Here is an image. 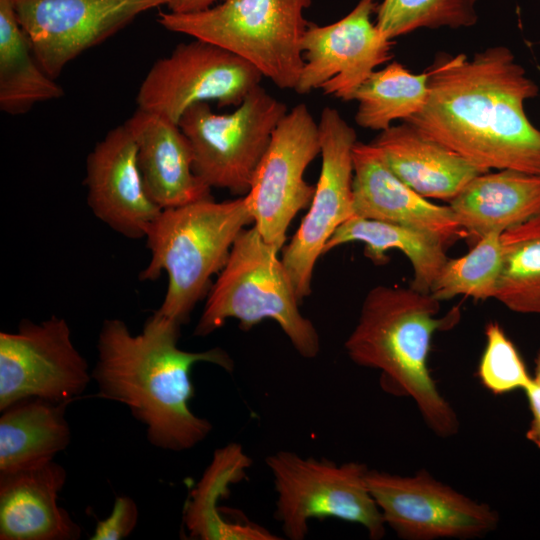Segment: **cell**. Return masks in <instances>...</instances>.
Here are the masks:
<instances>
[{"label":"cell","mask_w":540,"mask_h":540,"mask_svg":"<svg viewBox=\"0 0 540 540\" xmlns=\"http://www.w3.org/2000/svg\"><path fill=\"white\" fill-rule=\"evenodd\" d=\"M523 390L532 414L526 438L540 449V385L532 379Z\"/></svg>","instance_id":"1f68e13d"},{"label":"cell","mask_w":540,"mask_h":540,"mask_svg":"<svg viewBox=\"0 0 540 540\" xmlns=\"http://www.w3.org/2000/svg\"><path fill=\"white\" fill-rule=\"evenodd\" d=\"M35 57L54 79L140 14L169 0H11Z\"/></svg>","instance_id":"5bb4252c"},{"label":"cell","mask_w":540,"mask_h":540,"mask_svg":"<svg viewBox=\"0 0 540 540\" xmlns=\"http://www.w3.org/2000/svg\"><path fill=\"white\" fill-rule=\"evenodd\" d=\"M449 206L468 236L502 233L540 213V175L512 169L481 173Z\"/></svg>","instance_id":"44dd1931"},{"label":"cell","mask_w":540,"mask_h":540,"mask_svg":"<svg viewBox=\"0 0 540 540\" xmlns=\"http://www.w3.org/2000/svg\"><path fill=\"white\" fill-rule=\"evenodd\" d=\"M312 0H223L201 12H161L171 32L216 44L254 65L281 89H295L304 59L301 41Z\"/></svg>","instance_id":"8992f818"},{"label":"cell","mask_w":540,"mask_h":540,"mask_svg":"<svg viewBox=\"0 0 540 540\" xmlns=\"http://www.w3.org/2000/svg\"><path fill=\"white\" fill-rule=\"evenodd\" d=\"M501 234L490 232L464 256L448 258L429 293L440 302L459 295L475 300L494 298L502 266Z\"/></svg>","instance_id":"83f0119b"},{"label":"cell","mask_w":540,"mask_h":540,"mask_svg":"<svg viewBox=\"0 0 540 540\" xmlns=\"http://www.w3.org/2000/svg\"><path fill=\"white\" fill-rule=\"evenodd\" d=\"M320 153L318 122L307 105L299 103L275 128L244 195L254 226L278 250L293 218L311 203L315 186L304 174Z\"/></svg>","instance_id":"30bf717a"},{"label":"cell","mask_w":540,"mask_h":540,"mask_svg":"<svg viewBox=\"0 0 540 540\" xmlns=\"http://www.w3.org/2000/svg\"><path fill=\"white\" fill-rule=\"evenodd\" d=\"M181 325L154 312L139 334L120 319H106L97 341L92 379L101 398L126 405L146 426L155 447L184 451L206 439L212 424L190 407L191 370L208 362L230 372L234 363L219 348L189 352L178 347Z\"/></svg>","instance_id":"7a4b0ae2"},{"label":"cell","mask_w":540,"mask_h":540,"mask_svg":"<svg viewBox=\"0 0 540 540\" xmlns=\"http://www.w3.org/2000/svg\"><path fill=\"white\" fill-rule=\"evenodd\" d=\"M427 70V102L403 122L483 172L540 175V130L524 111L539 88L509 48L492 46L472 58L440 52Z\"/></svg>","instance_id":"6da1fadb"},{"label":"cell","mask_w":540,"mask_h":540,"mask_svg":"<svg viewBox=\"0 0 540 540\" xmlns=\"http://www.w3.org/2000/svg\"><path fill=\"white\" fill-rule=\"evenodd\" d=\"M63 88L40 65L11 0H0V109L19 115L59 99Z\"/></svg>","instance_id":"d4e9b609"},{"label":"cell","mask_w":540,"mask_h":540,"mask_svg":"<svg viewBox=\"0 0 540 540\" xmlns=\"http://www.w3.org/2000/svg\"><path fill=\"white\" fill-rule=\"evenodd\" d=\"M428 79V70L415 74L397 61L375 70L353 96L356 124L381 132L396 120H408L427 102Z\"/></svg>","instance_id":"484cf974"},{"label":"cell","mask_w":540,"mask_h":540,"mask_svg":"<svg viewBox=\"0 0 540 540\" xmlns=\"http://www.w3.org/2000/svg\"><path fill=\"white\" fill-rule=\"evenodd\" d=\"M278 252L254 225L242 230L206 295L194 335L208 336L228 319H237L245 331L271 319L301 356L315 358L320 351L319 334L300 312V301Z\"/></svg>","instance_id":"5b68a950"},{"label":"cell","mask_w":540,"mask_h":540,"mask_svg":"<svg viewBox=\"0 0 540 540\" xmlns=\"http://www.w3.org/2000/svg\"><path fill=\"white\" fill-rule=\"evenodd\" d=\"M378 5L377 0H359L336 22H309L301 41L304 65L294 89L298 94L320 89L352 101L375 69L391 60L395 41L384 37L371 19Z\"/></svg>","instance_id":"9a60e30c"},{"label":"cell","mask_w":540,"mask_h":540,"mask_svg":"<svg viewBox=\"0 0 540 540\" xmlns=\"http://www.w3.org/2000/svg\"><path fill=\"white\" fill-rule=\"evenodd\" d=\"M533 380L540 385V350L537 353L535 358V368L534 375L532 376Z\"/></svg>","instance_id":"836d02e7"},{"label":"cell","mask_w":540,"mask_h":540,"mask_svg":"<svg viewBox=\"0 0 540 540\" xmlns=\"http://www.w3.org/2000/svg\"><path fill=\"white\" fill-rule=\"evenodd\" d=\"M125 124L137 146L146 191L161 209L212 198L211 188L194 171L191 145L178 124L141 109Z\"/></svg>","instance_id":"ac0fdd59"},{"label":"cell","mask_w":540,"mask_h":540,"mask_svg":"<svg viewBox=\"0 0 540 540\" xmlns=\"http://www.w3.org/2000/svg\"><path fill=\"white\" fill-rule=\"evenodd\" d=\"M91 378L64 318L23 320L16 332L0 333V411L29 398L70 402Z\"/></svg>","instance_id":"7c38bea8"},{"label":"cell","mask_w":540,"mask_h":540,"mask_svg":"<svg viewBox=\"0 0 540 540\" xmlns=\"http://www.w3.org/2000/svg\"><path fill=\"white\" fill-rule=\"evenodd\" d=\"M365 244L364 254L375 264L388 260L386 252L396 249L410 261L413 269L411 287L423 293L430 288L448 260L447 247L438 237L393 223L351 217L340 225L324 246L323 254L349 242Z\"/></svg>","instance_id":"cb8c5ba5"},{"label":"cell","mask_w":540,"mask_h":540,"mask_svg":"<svg viewBox=\"0 0 540 540\" xmlns=\"http://www.w3.org/2000/svg\"><path fill=\"white\" fill-rule=\"evenodd\" d=\"M68 403L29 398L1 411L0 473L44 465L69 445Z\"/></svg>","instance_id":"7402d4cb"},{"label":"cell","mask_w":540,"mask_h":540,"mask_svg":"<svg viewBox=\"0 0 540 540\" xmlns=\"http://www.w3.org/2000/svg\"><path fill=\"white\" fill-rule=\"evenodd\" d=\"M65 481V469L54 460L28 470L0 473V539H78L80 527L57 501Z\"/></svg>","instance_id":"d6986e66"},{"label":"cell","mask_w":540,"mask_h":540,"mask_svg":"<svg viewBox=\"0 0 540 540\" xmlns=\"http://www.w3.org/2000/svg\"><path fill=\"white\" fill-rule=\"evenodd\" d=\"M353 169V217L420 230L446 246L468 236L450 206L430 202L401 181L373 144L357 141Z\"/></svg>","instance_id":"e0dca14e"},{"label":"cell","mask_w":540,"mask_h":540,"mask_svg":"<svg viewBox=\"0 0 540 540\" xmlns=\"http://www.w3.org/2000/svg\"><path fill=\"white\" fill-rule=\"evenodd\" d=\"M288 111L261 85L231 113L217 114L208 103L189 107L178 125L191 145L195 173L211 189L246 195L273 132Z\"/></svg>","instance_id":"ba28073f"},{"label":"cell","mask_w":540,"mask_h":540,"mask_svg":"<svg viewBox=\"0 0 540 540\" xmlns=\"http://www.w3.org/2000/svg\"><path fill=\"white\" fill-rule=\"evenodd\" d=\"M440 301L411 286L378 285L365 296L358 322L344 343L357 365L381 372L382 388L410 397L428 427L440 437L458 432L459 420L428 367L432 338L453 327L457 310L437 317Z\"/></svg>","instance_id":"3957f363"},{"label":"cell","mask_w":540,"mask_h":540,"mask_svg":"<svg viewBox=\"0 0 540 540\" xmlns=\"http://www.w3.org/2000/svg\"><path fill=\"white\" fill-rule=\"evenodd\" d=\"M277 494L275 518L285 536L302 540L311 519L333 517L363 526L371 539L385 536L386 524L358 462L301 457L278 451L266 458Z\"/></svg>","instance_id":"52a82bcc"},{"label":"cell","mask_w":540,"mask_h":540,"mask_svg":"<svg viewBox=\"0 0 540 540\" xmlns=\"http://www.w3.org/2000/svg\"><path fill=\"white\" fill-rule=\"evenodd\" d=\"M263 75L247 60L216 44L194 39L179 43L154 62L143 79L138 109L178 124L184 112L198 103L237 107Z\"/></svg>","instance_id":"9c48e42d"},{"label":"cell","mask_w":540,"mask_h":540,"mask_svg":"<svg viewBox=\"0 0 540 540\" xmlns=\"http://www.w3.org/2000/svg\"><path fill=\"white\" fill-rule=\"evenodd\" d=\"M87 203L113 231L142 239L163 210L148 195L137 159V146L127 127L110 130L86 160Z\"/></svg>","instance_id":"2e32d148"},{"label":"cell","mask_w":540,"mask_h":540,"mask_svg":"<svg viewBox=\"0 0 540 540\" xmlns=\"http://www.w3.org/2000/svg\"><path fill=\"white\" fill-rule=\"evenodd\" d=\"M223 0H169L168 11L175 14H191L204 11Z\"/></svg>","instance_id":"d6a6232c"},{"label":"cell","mask_w":540,"mask_h":540,"mask_svg":"<svg viewBox=\"0 0 540 540\" xmlns=\"http://www.w3.org/2000/svg\"><path fill=\"white\" fill-rule=\"evenodd\" d=\"M318 125L320 175L309 210L281 258L300 302L311 294L314 267L325 244L340 225L353 217L356 131L330 106L322 109Z\"/></svg>","instance_id":"4fadbf2b"},{"label":"cell","mask_w":540,"mask_h":540,"mask_svg":"<svg viewBox=\"0 0 540 540\" xmlns=\"http://www.w3.org/2000/svg\"><path fill=\"white\" fill-rule=\"evenodd\" d=\"M251 459L238 443L215 450L201 479L191 491L183 520L191 538L202 540H276V535L254 523L227 521L218 502L240 482L251 466Z\"/></svg>","instance_id":"603a6c76"},{"label":"cell","mask_w":540,"mask_h":540,"mask_svg":"<svg viewBox=\"0 0 540 540\" xmlns=\"http://www.w3.org/2000/svg\"><path fill=\"white\" fill-rule=\"evenodd\" d=\"M477 0H383L376 26L389 40L420 28L470 27L477 21Z\"/></svg>","instance_id":"f1b7e54d"},{"label":"cell","mask_w":540,"mask_h":540,"mask_svg":"<svg viewBox=\"0 0 540 540\" xmlns=\"http://www.w3.org/2000/svg\"><path fill=\"white\" fill-rule=\"evenodd\" d=\"M371 144L401 181L427 199L450 202L485 173L407 122L381 131Z\"/></svg>","instance_id":"ffe728a7"},{"label":"cell","mask_w":540,"mask_h":540,"mask_svg":"<svg viewBox=\"0 0 540 540\" xmlns=\"http://www.w3.org/2000/svg\"><path fill=\"white\" fill-rule=\"evenodd\" d=\"M485 337L477 369L481 384L494 395L523 390L533 378L514 343L496 321L486 325Z\"/></svg>","instance_id":"f546056e"},{"label":"cell","mask_w":540,"mask_h":540,"mask_svg":"<svg viewBox=\"0 0 540 540\" xmlns=\"http://www.w3.org/2000/svg\"><path fill=\"white\" fill-rule=\"evenodd\" d=\"M253 218L244 196L216 202L203 199L163 209L146 234L151 253L139 279L152 281L165 271L168 286L155 311L182 326L225 265L232 246Z\"/></svg>","instance_id":"277c9868"},{"label":"cell","mask_w":540,"mask_h":540,"mask_svg":"<svg viewBox=\"0 0 540 540\" xmlns=\"http://www.w3.org/2000/svg\"><path fill=\"white\" fill-rule=\"evenodd\" d=\"M138 507L129 496L115 498L111 514L97 522L92 540H120L128 537L138 521Z\"/></svg>","instance_id":"4dcf8cb0"},{"label":"cell","mask_w":540,"mask_h":540,"mask_svg":"<svg viewBox=\"0 0 540 540\" xmlns=\"http://www.w3.org/2000/svg\"><path fill=\"white\" fill-rule=\"evenodd\" d=\"M500 241L494 299L516 313L540 314V213L502 232Z\"/></svg>","instance_id":"4316f807"},{"label":"cell","mask_w":540,"mask_h":540,"mask_svg":"<svg viewBox=\"0 0 540 540\" xmlns=\"http://www.w3.org/2000/svg\"><path fill=\"white\" fill-rule=\"evenodd\" d=\"M366 482L386 526L406 540L478 538L499 522L488 504L467 497L426 470L401 476L368 469Z\"/></svg>","instance_id":"8fae6325"}]
</instances>
